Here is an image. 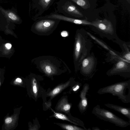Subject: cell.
<instances>
[{"label":"cell","instance_id":"cell-1","mask_svg":"<svg viewBox=\"0 0 130 130\" xmlns=\"http://www.w3.org/2000/svg\"><path fill=\"white\" fill-rule=\"evenodd\" d=\"M88 32L83 29H77L75 36L73 53L75 70H79L82 60L90 54L92 42L88 37Z\"/></svg>","mask_w":130,"mask_h":130},{"label":"cell","instance_id":"cell-2","mask_svg":"<svg viewBox=\"0 0 130 130\" xmlns=\"http://www.w3.org/2000/svg\"><path fill=\"white\" fill-rule=\"evenodd\" d=\"M98 93H110L117 96L123 103L130 102V80L117 83L99 89Z\"/></svg>","mask_w":130,"mask_h":130},{"label":"cell","instance_id":"cell-3","mask_svg":"<svg viewBox=\"0 0 130 130\" xmlns=\"http://www.w3.org/2000/svg\"><path fill=\"white\" fill-rule=\"evenodd\" d=\"M91 22L93 30L100 36L112 40L118 37L115 26L110 20L106 19L103 20L96 19Z\"/></svg>","mask_w":130,"mask_h":130},{"label":"cell","instance_id":"cell-4","mask_svg":"<svg viewBox=\"0 0 130 130\" xmlns=\"http://www.w3.org/2000/svg\"><path fill=\"white\" fill-rule=\"evenodd\" d=\"M92 113L100 119L115 124L116 126L122 127H126L130 123L118 117L111 112L97 105L93 108Z\"/></svg>","mask_w":130,"mask_h":130},{"label":"cell","instance_id":"cell-5","mask_svg":"<svg viewBox=\"0 0 130 130\" xmlns=\"http://www.w3.org/2000/svg\"><path fill=\"white\" fill-rule=\"evenodd\" d=\"M32 25V32L40 35H48L55 29L60 20L53 19H38Z\"/></svg>","mask_w":130,"mask_h":130},{"label":"cell","instance_id":"cell-6","mask_svg":"<svg viewBox=\"0 0 130 130\" xmlns=\"http://www.w3.org/2000/svg\"><path fill=\"white\" fill-rule=\"evenodd\" d=\"M57 11L66 17L80 18L83 17L82 13L70 0H60L56 3Z\"/></svg>","mask_w":130,"mask_h":130},{"label":"cell","instance_id":"cell-7","mask_svg":"<svg viewBox=\"0 0 130 130\" xmlns=\"http://www.w3.org/2000/svg\"><path fill=\"white\" fill-rule=\"evenodd\" d=\"M97 63V58L92 52L82 60L79 70L83 76L91 78L95 71Z\"/></svg>","mask_w":130,"mask_h":130},{"label":"cell","instance_id":"cell-8","mask_svg":"<svg viewBox=\"0 0 130 130\" xmlns=\"http://www.w3.org/2000/svg\"><path fill=\"white\" fill-rule=\"evenodd\" d=\"M112 67L106 73L108 76L119 75L125 78H130V62L120 60L113 63Z\"/></svg>","mask_w":130,"mask_h":130},{"label":"cell","instance_id":"cell-9","mask_svg":"<svg viewBox=\"0 0 130 130\" xmlns=\"http://www.w3.org/2000/svg\"><path fill=\"white\" fill-rule=\"evenodd\" d=\"M41 19L51 18L68 22L78 25H91V22L86 19H79L66 17L58 13L56 10L54 12L44 16L40 17Z\"/></svg>","mask_w":130,"mask_h":130},{"label":"cell","instance_id":"cell-10","mask_svg":"<svg viewBox=\"0 0 130 130\" xmlns=\"http://www.w3.org/2000/svg\"><path fill=\"white\" fill-rule=\"evenodd\" d=\"M89 89V85L87 83H85L80 92L79 96L80 99L78 106L80 112L82 113L86 111L88 107V99L86 95Z\"/></svg>","mask_w":130,"mask_h":130},{"label":"cell","instance_id":"cell-11","mask_svg":"<svg viewBox=\"0 0 130 130\" xmlns=\"http://www.w3.org/2000/svg\"><path fill=\"white\" fill-rule=\"evenodd\" d=\"M113 41L118 44L122 50L121 53L122 59L130 62V42L123 41L118 37L116 39L112 40Z\"/></svg>","mask_w":130,"mask_h":130},{"label":"cell","instance_id":"cell-12","mask_svg":"<svg viewBox=\"0 0 130 130\" xmlns=\"http://www.w3.org/2000/svg\"><path fill=\"white\" fill-rule=\"evenodd\" d=\"M0 13L5 18L14 21H20L21 19L15 8L6 9L0 6Z\"/></svg>","mask_w":130,"mask_h":130},{"label":"cell","instance_id":"cell-13","mask_svg":"<svg viewBox=\"0 0 130 130\" xmlns=\"http://www.w3.org/2000/svg\"><path fill=\"white\" fill-rule=\"evenodd\" d=\"M104 105L106 107L119 112L127 118L130 122V108L121 106L110 103H105Z\"/></svg>","mask_w":130,"mask_h":130},{"label":"cell","instance_id":"cell-14","mask_svg":"<svg viewBox=\"0 0 130 130\" xmlns=\"http://www.w3.org/2000/svg\"><path fill=\"white\" fill-rule=\"evenodd\" d=\"M54 116L56 118L62 120L67 121L75 125L82 126L85 130H87L83 122L80 120L76 119H70L62 113L54 112Z\"/></svg>","mask_w":130,"mask_h":130},{"label":"cell","instance_id":"cell-15","mask_svg":"<svg viewBox=\"0 0 130 130\" xmlns=\"http://www.w3.org/2000/svg\"><path fill=\"white\" fill-rule=\"evenodd\" d=\"M71 106V104L69 103L67 99L64 98L59 103L56 109L58 110L68 113L70 111Z\"/></svg>","mask_w":130,"mask_h":130},{"label":"cell","instance_id":"cell-16","mask_svg":"<svg viewBox=\"0 0 130 130\" xmlns=\"http://www.w3.org/2000/svg\"><path fill=\"white\" fill-rule=\"evenodd\" d=\"M72 81V80H71L64 84L57 86L48 93V95L51 97H54L68 87Z\"/></svg>","mask_w":130,"mask_h":130},{"label":"cell","instance_id":"cell-17","mask_svg":"<svg viewBox=\"0 0 130 130\" xmlns=\"http://www.w3.org/2000/svg\"><path fill=\"white\" fill-rule=\"evenodd\" d=\"M70 0L85 9H86L90 7V4L88 0Z\"/></svg>","mask_w":130,"mask_h":130},{"label":"cell","instance_id":"cell-18","mask_svg":"<svg viewBox=\"0 0 130 130\" xmlns=\"http://www.w3.org/2000/svg\"><path fill=\"white\" fill-rule=\"evenodd\" d=\"M60 125L62 128L68 130H86L83 128L74 125L62 124Z\"/></svg>","mask_w":130,"mask_h":130},{"label":"cell","instance_id":"cell-19","mask_svg":"<svg viewBox=\"0 0 130 130\" xmlns=\"http://www.w3.org/2000/svg\"><path fill=\"white\" fill-rule=\"evenodd\" d=\"M32 92L35 97H36L38 94V87L36 79L34 78H32L31 82Z\"/></svg>","mask_w":130,"mask_h":130},{"label":"cell","instance_id":"cell-20","mask_svg":"<svg viewBox=\"0 0 130 130\" xmlns=\"http://www.w3.org/2000/svg\"><path fill=\"white\" fill-rule=\"evenodd\" d=\"M82 86L81 83L79 82H76L72 87V90L74 92H77L79 90Z\"/></svg>","mask_w":130,"mask_h":130},{"label":"cell","instance_id":"cell-21","mask_svg":"<svg viewBox=\"0 0 130 130\" xmlns=\"http://www.w3.org/2000/svg\"><path fill=\"white\" fill-rule=\"evenodd\" d=\"M52 0H40V3L43 7H47Z\"/></svg>","mask_w":130,"mask_h":130},{"label":"cell","instance_id":"cell-22","mask_svg":"<svg viewBox=\"0 0 130 130\" xmlns=\"http://www.w3.org/2000/svg\"><path fill=\"white\" fill-rule=\"evenodd\" d=\"M12 121V118L9 117L6 119L5 120V123L7 124L11 123Z\"/></svg>","mask_w":130,"mask_h":130},{"label":"cell","instance_id":"cell-23","mask_svg":"<svg viewBox=\"0 0 130 130\" xmlns=\"http://www.w3.org/2000/svg\"><path fill=\"white\" fill-rule=\"evenodd\" d=\"M61 35L62 37H66L68 36V33L66 31H64L61 32Z\"/></svg>","mask_w":130,"mask_h":130},{"label":"cell","instance_id":"cell-24","mask_svg":"<svg viewBox=\"0 0 130 130\" xmlns=\"http://www.w3.org/2000/svg\"><path fill=\"white\" fill-rule=\"evenodd\" d=\"M14 0H0V3L12 2Z\"/></svg>","mask_w":130,"mask_h":130},{"label":"cell","instance_id":"cell-25","mask_svg":"<svg viewBox=\"0 0 130 130\" xmlns=\"http://www.w3.org/2000/svg\"><path fill=\"white\" fill-rule=\"evenodd\" d=\"M5 47L8 49H10L12 45L9 43H7L5 45Z\"/></svg>","mask_w":130,"mask_h":130},{"label":"cell","instance_id":"cell-26","mask_svg":"<svg viewBox=\"0 0 130 130\" xmlns=\"http://www.w3.org/2000/svg\"><path fill=\"white\" fill-rule=\"evenodd\" d=\"M16 81L18 83H21L22 82V80L21 79L18 78L16 79Z\"/></svg>","mask_w":130,"mask_h":130},{"label":"cell","instance_id":"cell-27","mask_svg":"<svg viewBox=\"0 0 130 130\" xmlns=\"http://www.w3.org/2000/svg\"><path fill=\"white\" fill-rule=\"evenodd\" d=\"M92 129L93 130H100V129L97 127H93L92 128Z\"/></svg>","mask_w":130,"mask_h":130},{"label":"cell","instance_id":"cell-28","mask_svg":"<svg viewBox=\"0 0 130 130\" xmlns=\"http://www.w3.org/2000/svg\"><path fill=\"white\" fill-rule=\"evenodd\" d=\"M128 3L129 4H130V0H126Z\"/></svg>","mask_w":130,"mask_h":130},{"label":"cell","instance_id":"cell-29","mask_svg":"<svg viewBox=\"0 0 130 130\" xmlns=\"http://www.w3.org/2000/svg\"><path fill=\"white\" fill-rule=\"evenodd\" d=\"M1 83V82H0V85Z\"/></svg>","mask_w":130,"mask_h":130}]
</instances>
